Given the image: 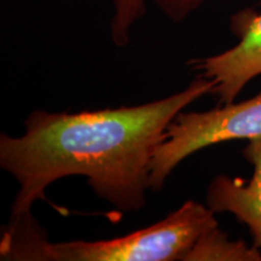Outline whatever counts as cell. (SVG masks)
Listing matches in <instances>:
<instances>
[{
    "instance_id": "obj_2",
    "label": "cell",
    "mask_w": 261,
    "mask_h": 261,
    "mask_svg": "<svg viewBox=\"0 0 261 261\" xmlns=\"http://www.w3.org/2000/svg\"><path fill=\"white\" fill-rule=\"evenodd\" d=\"M208 205L187 201L165 219L126 236L103 241L48 242L33 215L10 219L0 259L15 261H185L197 240L217 226Z\"/></svg>"
},
{
    "instance_id": "obj_3",
    "label": "cell",
    "mask_w": 261,
    "mask_h": 261,
    "mask_svg": "<svg viewBox=\"0 0 261 261\" xmlns=\"http://www.w3.org/2000/svg\"><path fill=\"white\" fill-rule=\"evenodd\" d=\"M261 137V90L250 99L207 112L181 110L150 161V190L159 191L179 163L214 144Z\"/></svg>"
},
{
    "instance_id": "obj_5",
    "label": "cell",
    "mask_w": 261,
    "mask_h": 261,
    "mask_svg": "<svg viewBox=\"0 0 261 261\" xmlns=\"http://www.w3.org/2000/svg\"><path fill=\"white\" fill-rule=\"evenodd\" d=\"M243 156L253 166L248 181L218 175L207 189V205L215 213H230L242 221L261 252V137L248 140Z\"/></svg>"
},
{
    "instance_id": "obj_7",
    "label": "cell",
    "mask_w": 261,
    "mask_h": 261,
    "mask_svg": "<svg viewBox=\"0 0 261 261\" xmlns=\"http://www.w3.org/2000/svg\"><path fill=\"white\" fill-rule=\"evenodd\" d=\"M185 261H261V252L254 244L232 241L217 225L198 238Z\"/></svg>"
},
{
    "instance_id": "obj_6",
    "label": "cell",
    "mask_w": 261,
    "mask_h": 261,
    "mask_svg": "<svg viewBox=\"0 0 261 261\" xmlns=\"http://www.w3.org/2000/svg\"><path fill=\"white\" fill-rule=\"evenodd\" d=\"M162 14L174 23H181L205 0H151ZM148 0H112L113 17L110 37L114 45L125 47L129 42L130 32L146 12Z\"/></svg>"
},
{
    "instance_id": "obj_4",
    "label": "cell",
    "mask_w": 261,
    "mask_h": 261,
    "mask_svg": "<svg viewBox=\"0 0 261 261\" xmlns=\"http://www.w3.org/2000/svg\"><path fill=\"white\" fill-rule=\"evenodd\" d=\"M231 29L238 38L228 50L188 62L198 76L213 83V92L221 106L236 100L247 84L261 75V11L243 10L231 18Z\"/></svg>"
},
{
    "instance_id": "obj_1",
    "label": "cell",
    "mask_w": 261,
    "mask_h": 261,
    "mask_svg": "<svg viewBox=\"0 0 261 261\" xmlns=\"http://www.w3.org/2000/svg\"><path fill=\"white\" fill-rule=\"evenodd\" d=\"M213 87L198 76L180 92L140 106L32 112L23 136H0V166L19 187L11 219L31 215L35 202L46 200L48 185L70 175L86 178L94 194L116 210L140 211L150 190V161L168 126Z\"/></svg>"
}]
</instances>
